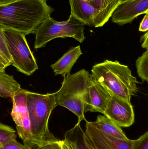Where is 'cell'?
Wrapping results in <instances>:
<instances>
[{
    "label": "cell",
    "mask_w": 148,
    "mask_h": 149,
    "mask_svg": "<svg viewBox=\"0 0 148 149\" xmlns=\"http://www.w3.org/2000/svg\"><path fill=\"white\" fill-rule=\"evenodd\" d=\"M71 14L85 24V25L95 27L98 17L97 10L85 0H69Z\"/></svg>",
    "instance_id": "obj_11"
},
{
    "label": "cell",
    "mask_w": 148,
    "mask_h": 149,
    "mask_svg": "<svg viewBox=\"0 0 148 149\" xmlns=\"http://www.w3.org/2000/svg\"><path fill=\"white\" fill-rule=\"evenodd\" d=\"M62 149H75L72 143L65 139L62 141Z\"/></svg>",
    "instance_id": "obj_26"
},
{
    "label": "cell",
    "mask_w": 148,
    "mask_h": 149,
    "mask_svg": "<svg viewBox=\"0 0 148 149\" xmlns=\"http://www.w3.org/2000/svg\"><path fill=\"white\" fill-rule=\"evenodd\" d=\"M80 123L78 122L74 127L67 131L64 139L72 143L75 149H96L81 127Z\"/></svg>",
    "instance_id": "obj_14"
},
{
    "label": "cell",
    "mask_w": 148,
    "mask_h": 149,
    "mask_svg": "<svg viewBox=\"0 0 148 149\" xmlns=\"http://www.w3.org/2000/svg\"><path fill=\"white\" fill-rule=\"evenodd\" d=\"M84 23L72 14L66 21L57 22L49 17L35 31V49L45 47L50 41L58 38L71 37L83 43L84 36Z\"/></svg>",
    "instance_id": "obj_5"
},
{
    "label": "cell",
    "mask_w": 148,
    "mask_h": 149,
    "mask_svg": "<svg viewBox=\"0 0 148 149\" xmlns=\"http://www.w3.org/2000/svg\"><path fill=\"white\" fill-rule=\"evenodd\" d=\"M93 124L102 131L113 137L123 140L128 139L120 127L116 125L106 116L99 115Z\"/></svg>",
    "instance_id": "obj_16"
},
{
    "label": "cell",
    "mask_w": 148,
    "mask_h": 149,
    "mask_svg": "<svg viewBox=\"0 0 148 149\" xmlns=\"http://www.w3.org/2000/svg\"><path fill=\"white\" fill-rule=\"evenodd\" d=\"M85 1H87L89 2L90 3L91 2V0H85Z\"/></svg>",
    "instance_id": "obj_29"
},
{
    "label": "cell",
    "mask_w": 148,
    "mask_h": 149,
    "mask_svg": "<svg viewBox=\"0 0 148 149\" xmlns=\"http://www.w3.org/2000/svg\"><path fill=\"white\" fill-rule=\"evenodd\" d=\"M98 10L95 28L103 26L120 3V0H91L90 3Z\"/></svg>",
    "instance_id": "obj_13"
},
{
    "label": "cell",
    "mask_w": 148,
    "mask_h": 149,
    "mask_svg": "<svg viewBox=\"0 0 148 149\" xmlns=\"http://www.w3.org/2000/svg\"><path fill=\"white\" fill-rule=\"evenodd\" d=\"M107 89L99 83L91 74V81L84 104V111L105 114L112 97Z\"/></svg>",
    "instance_id": "obj_9"
},
{
    "label": "cell",
    "mask_w": 148,
    "mask_h": 149,
    "mask_svg": "<svg viewBox=\"0 0 148 149\" xmlns=\"http://www.w3.org/2000/svg\"><path fill=\"white\" fill-rule=\"evenodd\" d=\"M140 42L142 47L146 50L148 49V31L147 33L142 35L141 38Z\"/></svg>",
    "instance_id": "obj_25"
},
{
    "label": "cell",
    "mask_w": 148,
    "mask_h": 149,
    "mask_svg": "<svg viewBox=\"0 0 148 149\" xmlns=\"http://www.w3.org/2000/svg\"><path fill=\"white\" fill-rule=\"evenodd\" d=\"M148 10V0H132L120 3L113 13L111 20L119 25L131 23Z\"/></svg>",
    "instance_id": "obj_10"
},
{
    "label": "cell",
    "mask_w": 148,
    "mask_h": 149,
    "mask_svg": "<svg viewBox=\"0 0 148 149\" xmlns=\"http://www.w3.org/2000/svg\"><path fill=\"white\" fill-rule=\"evenodd\" d=\"M91 72L95 79L112 95L131 102L132 96L138 90L136 78L132 75L128 66L118 61L105 60L93 66Z\"/></svg>",
    "instance_id": "obj_2"
},
{
    "label": "cell",
    "mask_w": 148,
    "mask_h": 149,
    "mask_svg": "<svg viewBox=\"0 0 148 149\" xmlns=\"http://www.w3.org/2000/svg\"><path fill=\"white\" fill-rule=\"evenodd\" d=\"M146 13H148V10L146 12H145V14H146Z\"/></svg>",
    "instance_id": "obj_30"
},
{
    "label": "cell",
    "mask_w": 148,
    "mask_h": 149,
    "mask_svg": "<svg viewBox=\"0 0 148 149\" xmlns=\"http://www.w3.org/2000/svg\"><path fill=\"white\" fill-rule=\"evenodd\" d=\"M18 0H0V5H7L17 1Z\"/></svg>",
    "instance_id": "obj_27"
},
{
    "label": "cell",
    "mask_w": 148,
    "mask_h": 149,
    "mask_svg": "<svg viewBox=\"0 0 148 149\" xmlns=\"http://www.w3.org/2000/svg\"><path fill=\"white\" fill-rule=\"evenodd\" d=\"M47 0H18L7 5H0V28L10 29L26 35L34 34L54 8Z\"/></svg>",
    "instance_id": "obj_1"
},
{
    "label": "cell",
    "mask_w": 148,
    "mask_h": 149,
    "mask_svg": "<svg viewBox=\"0 0 148 149\" xmlns=\"http://www.w3.org/2000/svg\"><path fill=\"white\" fill-rule=\"evenodd\" d=\"M137 73L143 81L148 82V51H146L136 61Z\"/></svg>",
    "instance_id": "obj_19"
},
{
    "label": "cell",
    "mask_w": 148,
    "mask_h": 149,
    "mask_svg": "<svg viewBox=\"0 0 148 149\" xmlns=\"http://www.w3.org/2000/svg\"><path fill=\"white\" fill-rule=\"evenodd\" d=\"M134 149H148V131L139 139L134 140Z\"/></svg>",
    "instance_id": "obj_22"
},
{
    "label": "cell",
    "mask_w": 148,
    "mask_h": 149,
    "mask_svg": "<svg viewBox=\"0 0 148 149\" xmlns=\"http://www.w3.org/2000/svg\"><path fill=\"white\" fill-rule=\"evenodd\" d=\"M132 1V0H120V3L126 2L129 1Z\"/></svg>",
    "instance_id": "obj_28"
},
{
    "label": "cell",
    "mask_w": 148,
    "mask_h": 149,
    "mask_svg": "<svg viewBox=\"0 0 148 149\" xmlns=\"http://www.w3.org/2000/svg\"><path fill=\"white\" fill-rule=\"evenodd\" d=\"M27 92V90L21 88L12 98L13 108L11 116L15 123L16 129L21 126L22 114L28 112Z\"/></svg>",
    "instance_id": "obj_15"
},
{
    "label": "cell",
    "mask_w": 148,
    "mask_h": 149,
    "mask_svg": "<svg viewBox=\"0 0 148 149\" xmlns=\"http://www.w3.org/2000/svg\"><path fill=\"white\" fill-rule=\"evenodd\" d=\"M0 149H28L24 144L18 142L16 139H13L11 141L0 146Z\"/></svg>",
    "instance_id": "obj_23"
},
{
    "label": "cell",
    "mask_w": 148,
    "mask_h": 149,
    "mask_svg": "<svg viewBox=\"0 0 148 149\" xmlns=\"http://www.w3.org/2000/svg\"><path fill=\"white\" fill-rule=\"evenodd\" d=\"M104 115L120 127H127L134 123L131 102L115 95H112Z\"/></svg>",
    "instance_id": "obj_8"
},
{
    "label": "cell",
    "mask_w": 148,
    "mask_h": 149,
    "mask_svg": "<svg viewBox=\"0 0 148 149\" xmlns=\"http://www.w3.org/2000/svg\"><path fill=\"white\" fill-rule=\"evenodd\" d=\"M27 95L31 134L36 143L59 141L48 127L50 115L57 106L55 93L41 94L27 91Z\"/></svg>",
    "instance_id": "obj_4"
},
{
    "label": "cell",
    "mask_w": 148,
    "mask_h": 149,
    "mask_svg": "<svg viewBox=\"0 0 148 149\" xmlns=\"http://www.w3.org/2000/svg\"><path fill=\"white\" fill-rule=\"evenodd\" d=\"M21 88V85L5 72H0V96L3 98H13Z\"/></svg>",
    "instance_id": "obj_17"
},
{
    "label": "cell",
    "mask_w": 148,
    "mask_h": 149,
    "mask_svg": "<svg viewBox=\"0 0 148 149\" xmlns=\"http://www.w3.org/2000/svg\"><path fill=\"white\" fill-rule=\"evenodd\" d=\"M91 74L84 69L64 77L60 89L55 93L57 106L67 109L78 118V123L86 120L84 104L91 84Z\"/></svg>",
    "instance_id": "obj_3"
},
{
    "label": "cell",
    "mask_w": 148,
    "mask_h": 149,
    "mask_svg": "<svg viewBox=\"0 0 148 149\" xmlns=\"http://www.w3.org/2000/svg\"><path fill=\"white\" fill-rule=\"evenodd\" d=\"M13 58L7 45L2 30L0 29V72H4L8 66L12 65Z\"/></svg>",
    "instance_id": "obj_18"
},
{
    "label": "cell",
    "mask_w": 148,
    "mask_h": 149,
    "mask_svg": "<svg viewBox=\"0 0 148 149\" xmlns=\"http://www.w3.org/2000/svg\"><path fill=\"white\" fill-rule=\"evenodd\" d=\"M8 48L13 58L12 65L25 75H31L38 67L30 49L25 35L10 29H3Z\"/></svg>",
    "instance_id": "obj_6"
},
{
    "label": "cell",
    "mask_w": 148,
    "mask_h": 149,
    "mask_svg": "<svg viewBox=\"0 0 148 149\" xmlns=\"http://www.w3.org/2000/svg\"><path fill=\"white\" fill-rule=\"evenodd\" d=\"M147 51H148V49H147Z\"/></svg>",
    "instance_id": "obj_31"
},
{
    "label": "cell",
    "mask_w": 148,
    "mask_h": 149,
    "mask_svg": "<svg viewBox=\"0 0 148 149\" xmlns=\"http://www.w3.org/2000/svg\"><path fill=\"white\" fill-rule=\"evenodd\" d=\"M139 31L142 32L148 31V13H146L140 24Z\"/></svg>",
    "instance_id": "obj_24"
},
{
    "label": "cell",
    "mask_w": 148,
    "mask_h": 149,
    "mask_svg": "<svg viewBox=\"0 0 148 149\" xmlns=\"http://www.w3.org/2000/svg\"><path fill=\"white\" fill-rule=\"evenodd\" d=\"M28 149H62V141L35 143Z\"/></svg>",
    "instance_id": "obj_21"
},
{
    "label": "cell",
    "mask_w": 148,
    "mask_h": 149,
    "mask_svg": "<svg viewBox=\"0 0 148 149\" xmlns=\"http://www.w3.org/2000/svg\"><path fill=\"white\" fill-rule=\"evenodd\" d=\"M15 131L13 128L3 123L0 124V146L14 139H16Z\"/></svg>",
    "instance_id": "obj_20"
},
{
    "label": "cell",
    "mask_w": 148,
    "mask_h": 149,
    "mask_svg": "<svg viewBox=\"0 0 148 149\" xmlns=\"http://www.w3.org/2000/svg\"><path fill=\"white\" fill-rule=\"evenodd\" d=\"M83 54L80 45L72 47L54 64L51 65L55 75H62L70 73L72 67Z\"/></svg>",
    "instance_id": "obj_12"
},
{
    "label": "cell",
    "mask_w": 148,
    "mask_h": 149,
    "mask_svg": "<svg viewBox=\"0 0 148 149\" xmlns=\"http://www.w3.org/2000/svg\"><path fill=\"white\" fill-rule=\"evenodd\" d=\"M86 121L85 133L96 149H134V140L118 139Z\"/></svg>",
    "instance_id": "obj_7"
}]
</instances>
